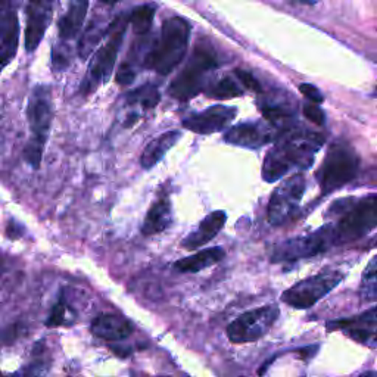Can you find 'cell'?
Returning a JSON list of instances; mask_svg holds the SVG:
<instances>
[{
    "label": "cell",
    "mask_w": 377,
    "mask_h": 377,
    "mask_svg": "<svg viewBox=\"0 0 377 377\" xmlns=\"http://www.w3.org/2000/svg\"><path fill=\"white\" fill-rule=\"evenodd\" d=\"M182 138V133L177 130H171L164 134H161L156 139H154L149 145H147L140 156V165L143 170L154 168L164 155L171 149V147L179 142Z\"/></svg>",
    "instance_id": "obj_17"
},
{
    "label": "cell",
    "mask_w": 377,
    "mask_h": 377,
    "mask_svg": "<svg viewBox=\"0 0 377 377\" xmlns=\"http://www.w3.org/2000/svg\"><path fill=\"white\" fill-rule=\"evenodd\" d=\"M305 186L306 182L302 174H295L286 182H283L273 192L270 202H268V221L273 226L286 223L298 211L305 192Z\"/></svg>",
    "instance_id": "obj_11"
},
{
    "label": "cell",
    "mask_w": 377,
    "mask_h": 377,
    "mask_svg": "<svg viewBox=\"0 0 377 377\" xmlns=\"http://www.w3.org/2000/svg\"><path fill=\"white\" fill-rule=\"evenodd\" d=\"M338 327L355 342L369 348H377V308L367 309L354 318L336 321L329 329Z\"/></svg>",
    "instance_id": "obj_13"
},
{
    "label": "cell",
    "mask_w": 377,
    "mask_h": 377,
    "mask_svg": "<svg viewBox=\"0 0 377 377\" xmlns=\"http://www.w3.org/2000/svg\"><path fill=\"white\" fill-rule=\"evenodd\" d=\"M155 12H156L155 5H143L134 9L128 17V22L131 24L134 33L143 36L149 31L154 22Z\"/></svg>",
    "instance_id": "obj_24"
},
{
    "label": "cell",
    "mask_w": 377,
    "mask_h": 377,
    "mask_svg": "<svg viewBox=\"0 0 377 377\" xmlns=\"http://www.w3.org/2000/svg\"><path fill=\"white\" fill-rule=\"evenodd\" d=\"M276 127L264 123H244L232 127L226 133L224 140L230 145L258 149V147L270 143L277 134Z\"/></svg>",
    "instance_id": "obj_14"
},
{
    "label": "cell",
    "mask_w": 377,
    "mask_h": 377,
    "mask_svg": "<svg viewBox=\"0 0 377 377\" xmlns=\"http://www.w3.org/2000/svg\"><path fill=\"white\" fill-rule=\"evenodd\" d=\"M38 8V5H31L29 8V18H27L25 27V50L29 53L38 47L50 20V13L47 10H40Z\"/></svg>",
    "instance_id": "obj_18"
},
{
    "label": "cell",
    "mask_w": 377,
    "mask_h": 377,
    "mask_svg": "<svg viewBox=\"0 0 377 377\" xmlns=\"http://www.w3.org/2000/svg\"><path fill=\"white\" fill-rule=\"evenodd\" d=\"M134 78H136V73H134L131 66L128 64L121 65V68L118 70L117 74V83L121 86H127L134 82Z\"/></svg>",
    "instance_id": "obj_31"
},
{
    "label": "cell",
    "mask_w": 377,
    "mask_h": 377,
    "mask_svg": "<svg viewBox=\"0 0 377 377\" xmlns=\"http://www.w3.org/2000/svg\"><path fill=\"white\" fill-rule=\"evenodd\" d=\"M161 101V94L158 89L154 84H143L138 87L136 90H133L127 93V102L134 105L139 103L142 105L145 110H152Z\"/></svg>",
    "instance_id": "obj_25"
},
{
    "label": "cell",
    "mask_w": 377,
    "mask_h": 377,
    "mask_svg": "<svg viewBox=\"0 0 377 377\" xmlns=\"http://www.w3.org/2000/svg\"><path fill=\"white\" fill-rule=\"evenodd\" d=\"M280 311L276 305H267L239 316L227 327L228 339L235 343L257 342L273 327Z\"/></svg>",
    "instance_id": "obj_8"
},
{
    "label": "cell",
    "mask_w": 377,
    "mask_h": 377,
    "mask_svg": "<svg viewBox=\"0 0 377 377\" xmlns=\"http://www.w3.org/2000/svg\"><path fill=\"white\" fill-rule=\"evenodd\" d=\"M226 220H227V215L224 211L211 212L207 219L200 221L196 230L192 232L182 242V246L184 249L192 251V249H198L200 246L207 245L209 240H212L219 235V232H221V228L226 224Z\"/></svg>",
    "instance_id": "obj_16"
},
{
    "label": "cell",
    "mask_w": 377,
    "mask_h": 377,
    "mask_svg": "<svg viewBox=\"0 0 377 377\" xmlns=\"http://www.w3.org/2000/svg\"><path fill=\"white\" fill-rule=\"evenodd\" d=\"M171 204L170 200L163 198L156 200L155 204L147 211L143 226H142V235L143 236H154L171 224Z\"/></svg>",
    "instance_id": "obj_20"
},
{
    "label": "cell",
    "mask_w": 377,
    "mask_h": 377,
    "mask_svg": "<svg viewBox=\"0 0 377 377\" xmlns=\"http://www.w3.org/2000/svg\"><path fill=\"white\" fill-rule=\"evenodd\" d=\"M360 295L364 302L377 301V255L369 263L364 273H362Z\"/></svg>",
    "instance_id": "obj_23"
},
{
    "label": "cell",
    "mask_w": 377,
    "mask_h": 377,
    "mask_svg": "<svg viewBox=\"0 0 377 377\" xmlns=\"http://www.w3.org/2000/svg\"><path fill=\"white\" fill-rule=\"evenodd\" d=\"M219 65L217 58L208 47H196L192 58L188 59L183 71L172 80L168 91L174 99L188 101L195 98L204 89L205 75Z\"/></svg>",
    "instance_id": "obj_7"
},
{
    "label": "cell",
    "mask_w": 377,
    "mask_h": 377,
    "mask_svg": "<svg viewBox=\"0 0 377 377\" xmlns=\"http://www.w3.org/2000/svg\"><path fill=\"white\" fill-rule=\"evenodd\" d=\"M332 215L339 217L338 224L333 227L336 244L364 237L377 227V193L358 200L354 198L336 200L327 212V217Z\"/></svg>",
    "instance_id": "obj_2"
},
{
    "label": "cell",
    "mask_w": 377,
    "mask_h": 377,
    "mask_svg": "<svg viewBox=\"0 0 377 377\" xmlns=\"http://www.w3.org/2000/svg\"><path fill=\"white\" fill-rule=\"evenodd\" d=\"M27 118H29L31 138L25 145L22 155L31 168L38 170L53 119V103L49 86L34 87L29 99V106H27Z\"/></svg>",
    "instance_id": "obj_4"
},
{
    "label": "cell",
    "mask_w": 377,
    "mask_h": 377,
    "mask_svg": "<svg viewBox=\"0 0 377 377\" xmlns=\"http://www.w3.org/2000/svg\"><path fill=\"white\" fill-rule=\"evenodd\" d=\"M8 5H9V0H0V15L5 12Z\"/></svg>",
    "instance_id": "obj_36"
},
{
    "label": "cell",
    "mask_w": 377,
    "mask_h": 377,
    "mask_svg": "<svg viewBox=\"0 0 377 377\" xmlns=\"http://www.w3.org/2000/svg\"><path fill=\"white\" fill-rule=\"evenodd\" d=\"M66 306H68V304H66L65 295L61 293L58 301L55 302V305H53L52 309H50L49 317H47V320L45 323L46 327L55 329V327H59V326H64L65 325V320H66Z\"/></svg>",
    "instance_id": "obj_28"
},
{
    "label": "cell",
    "mask_w": 377,
    "mask_h": 377,
    "mask_svg": "<svg viewBox=\"0 0 377 377\" xmlns=\"http://www.w3.org/2000/svg\"><path fill=\"white\" fill-rule=\"evenodd\" d=\"M236 114V108L214 105L205 111L183 119V127L198 134H212L226 128L235 119Z\"/></svg>",
    "instance_id": "obj_12"
},
{
    "label": "cell",
    "mask_w": 377,
    "mask_h": 377,
    "mask_svg": "<svg viewBox=\"0 0 377 377\" xmlns=\"http://www.w3.org/2000/svg\"><path fill=\"white\" fill-rule=\"evenodd\" d=\"M128 20H123V17L114 21V24L110 27L111 36L108 38V42L96 52V55L93 57L89 71L86 78L82 83V91L83 94H90L96 91L102 84H105L110 80L121 45H123L126 27Z\"/></svg>",
    "instance_id": "obj_6"
},
{
    "label": "cell",
    "mask_w": 377,
    "mask_h": 377,
    "mask_svg": "<svg viewBox=\"0 0 377 377\" xmlns=\"http://www.w3.org/2000/svg\"><path fill=\"white\" fill-rule=\"evenodd\" d=\"M191 24L180 17H172L164 21L161 37L155 47L147 53L145 66L161 75H168L182 62L186 55Z\"/></svg>",
    "instance_id": "obj_3"
},
{
    "label": "cell",
    "mask_w": 377,
    "mask_h": 377,
    "mask_svg": "<svg viewBox=\"0 0 377 377\" xmlns=\"http://www.w3.org/2000/svg\"><path fill=\"white\" fill-rule=\"evenodd\" d=\"M301 2H305V3H309V5H314L317 0H301Z\"/></svg>",
    "instance_id": "obj_38"
},
{
    "label": "cell",
    "mask_w": 377,
    "mask_h": 377,
    "mask_svg": "<svg viewBox=\"0 0 377 377\" xmlns=\"http://www.w3.org/2000/svg\"><path fill=\"white\" fill-rule=\"evenodd\" d=\"M101 2H103V3H108V5H112V3L118 2V0H101Z\"/></svg>",
    "instance_id": "obj_37"
},
{
    "label": "cell",
    "mask_w": 377,
    "mask_h": 377,
    "mask_svg": "<svg viewBox=\"0 0 377 377\" xmlns=\"http://www.w3.org/2000/svg\"><path fill=\"white\" fill-rule=\"evenodd\" d=\"M112 351H114L118 357H123V358H124V357H128V355L131 354V349H128V348H121V346H117V348L114 346V348H112Z\"/></svg>",
    "instance_id": "obj_35"
},
{
    "label": "cell",
    "mask_w": 377,
    "mask_h": 377,
    "mask_svg": "<svg viewBox=\"0 0 377 377\" xmlns=\"http://www.w3.org/2000/svg\"><path fill=\"white\" fill-rule=\"evenodd\" d=\"M339 273H320L298 281L281 296V301L298 309H306L317 304L342 281Z\"/></svg>",
    "instance_id": "obj_9"
},
{
    "label": "cell",
    "mask_w": 377,
    "mask_h": 377,
    "mask_svg": "<svg viewBox=\"0 0 377 377\" xmlns=\"http://www.w3.org/2000/svg\"><path fill=\"white\" fill-rule=\"evenodd\" d=\"M102 36H103V31L101 29L99 21H93L89 25V29L84 31L82 40H80V43H78V55H80V58L86 59L91 53V50L94 49V46H96L101 42Z\"/></svg>",
    "instance_id": "obj_26"
},
{
    "label": "cell",
    "mask_w": 377,
    "mask_h": 377,
    "mask_svg": "<svg viewBox=\"0 0 377 377\" xmlns=\"http://www.w3.org/2000/svg\"><path fill=\"white\" fill-rule=\"evenodd\" d=\"M87 9L89 0H71V6L68 12L65 13L58 24L59 37L62 40L74 38L78 34V31L82 30L87 15Z\"/></svg>",
    "instance_id": "obj_21"
},
{
    "label": "cell",
    "mask_w": 377,
    "mask_h": 377,
    "mask_svg": "<svg viewBox=\"0 0 377 377\" xmlns=\"http://www.w3.org/2000/svg\"><path fill=\"white\" fill-rule=\"evenodd\" d=\"M224 257H226V252L223 248H209V249H204L192 255V257L179 260L176 264H174V268L179 270L180 273H198L207 267L220 263Z\"/></svg>",
    "instance_id": "obj_22"
},
{
    "label": "cell",
    "mask_w": 377,
    "mask_h": 377,
    "mask_svg": "<svg viewBox=\"0 0 377 377\" xmlns=\"http://www.w3.org/2000/svg\"><path fill=\"white\" fill-rule=\"evenodd\" d=\"M300 91L304 94V96L309 102H314V103H318L320 105V103H323V101H325V96H323L321 91L316 86H313V84H306V83L301 84L300 86Z\"/></svg>",
    "instance_id": "obj_30"
},
{
    "label": "cell",
    "mask_w": 377,
    "mask_h": 377,
    "mask_svg": "<svg viewBox=\"0 0 377 377\" xmlns=\"http://www.w3.org/2000/svg\"><path fill=\"white\" fill-rule=\"evenodd\" d=\"M236 75L239 77V80L242 83H244L248 89L255 90V91H261V86L258 83V80L255 78L251 73L244 71V70H236Z\"/></svg>",
    "instance_id": "obj_32"
},
{
    "label": "cell",
    "mask_w": 377,
    "mask_h": 377,
    "mask_svg": "<svg viewBox=\"0 0 377 377\" xmlns=\"http://www.w3.org/2000/svg\"><path fill=\"white\" fill-rule=\"evenodd\" d=\"M30 2H31V5H40L43 2V0H30Z\"/></svg>",
    "instance_id": "obj_39"
},
{
    "label": "cell",
    "mask_w": 377,
    "mask_h": 377,
    "mask_svg": "<svg viewBox=\"0 0 377 377\" xmlns=\"http://www.w3.org/2000/svg\"><path fill=\"white\" fill-rule=\"evenodd\" d=\"M25 228L21 226V223H17L15 220H10L6 228V235L9 239H18L22 236Z\"/></svg>",
    "instance_id": "obj_33"
},
{
    "label": "cell",
    "mask_w": 377,
    "mask_h": 377,
    "mask_svg": "<svg viewBox=\"0 0 377 377\" xmlns=\"http://www.w3.org/2000/svg\"><path fill=\"white\" fill-rule=\"evenodd\" d=\"M90 330L102 341L119 342L127 339L133 333V325L123 316L102 313L93 318Z\"/></svg>",
    "instance_id": "obj_15"
},
{
    "label": "cell",
    "mask_w": 377,
    "mask_h": 377,
    "mask_svg": "<svg viewBox=\"0 0 377 377\" xmlns=\"http://www.w3.org/2000/svg\"><path fill=\"white\" fill-rule=\"evenodd\" d=\"M336 244L333 227L326 226L321 227L320 230L304 236L295 237L290 240L283 242L276 246L273 253V261H296L302 258L316 257V255L329 249L330 245Z\"/></svg>",
    "instance_id": "obj_10"
},
{
    "label": "cell",
    "mask_w": 377,
    "mask_h": 377,
    "mask_svg": "<svg viewBox=\"0 0 377 377\" xmlns=\"http://www.w3.org/2000/svg\"><path fill=\"white\" fill-rule=\"evenodd\" d=\"M208 94H209V98H215V99H232V98L240 96L242 89L233 82L230 77H224L208 89Z\"/></svg>",
    "instance_id": "obj_27"
},
{
    "label": "cell",
    "mask_w": 377,
    "mask_h": 377,
    "mask_svg": "<svg viewBox=\"0 0 377 377\" xmlns=\"http://www.w3.org/2000/svg\"><path fill=\"white\" fill-rule=\"evenodd\" d=\"M17 327H18V326H10V327L5 329V332L2 333V336H3V341H5V342L10 343V342L15 341V338H17V333H18Z\"/></svg>",
    "instance_id": "obj_34"
},
{
    "label": "cell",
    "mask_w": 377,
    "mask_h": 377,
    "mask_svg": "<svg viewBox=\"0 0 377 377\" xmlns=\"http://www.w3.org/2000/svg\"><path fill=\"white\" fill-rule=\"evenodd\" d=\"M323 143H325L323 136L309 133L305 128L288 133L265 156L263 179L267 183H274L295 167L308 168L313 164L314 155L320 151Z\"/></svg>",
    "instance_id": "obj_1"
},
{
    "label": "cell",
    "mask_w": 377,
    "mask_h": 377,
    "mask_svg": "<svg viewBox=\"0 0 377 377\" xmlns=\"http://www.w3.org/2000/svg\"><path fill=\"white\" fill-rule=\"evenodd\" d=\"M360 167V158L348 142L333 143L317 172L321 192L329 195L351 182Z\"/></svg>",
    "instance_id": "obj_5"
},
{
    "label": "cell",
    "mask_w": 377,
    "mask_h": 377,
    "mask_svg": "<svg viewBox=\"0 0 377 377\" xmlns=\"http://www.w3.org/2000/svg\"><path fill=\"white\" fill-rule=\"evenodd\" d=\"M18 18L13 12H8L2 21V33H0V68L9 64V61L15 57L18 47Z\"/></svg>",
    "instance_id": "obj_19"
},
{
    "label": "cell",
    "mask_w": 377,
    "mask_h": 377,
    "mask_svg": "<svg viewBox=\"0 0 377 377\" xmlns=\"http://www.w3.org/2000/svg\"><path fill=\"white\" fill-rule=\"evenodd\" d=\"M302 112H304V115H305L309 121H313L314 124H317V126H323V124H325V112H323V111L320 110L318 103H314V102L305 103V105H304Z\"/></svg>",
    "instance_id": "obj_29"
}]
</instances>
